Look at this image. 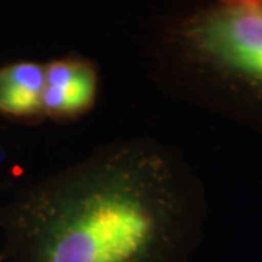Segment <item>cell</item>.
<instances>
[{
    "label": "cell",
    "instance_id": "cell-2",
    "mask_svg": "<svg viewBox=\"0 0 262 262\" xmlns=\"http://www.w3.org/2000/svg\"><path fill=\"white\" fill-rule=\"evenodd\" d=\"M146 58L162 92L262 133V0H207L153 19Z\"/></svg>",
    "mask_w": 262,
    "mask_h": 262
},
{
    "label": "cell",
    "instance_id": "cell-5",
    "mask_svg": "<svg viewBox=\"0 0 262 262\" xmlns=\"http://www.w3.org/2000/svg\"><path fill=\"white\" fill-rule=\"evenodd\" d=\"M0 262H5V259H3V256H2V253H0Z\"/></svg>",
    "mask_w": 262,
    "mask_h": 262
},
{
    "label": "cell",
    "instance_id": "cell-1",
    "mask_svg": "<svg viewBox=\"0 0 262 262\" xmlns=\"http://www.w3.org/2000/svg\"><path fill=\"white\" fill-rule=\"evenodd\" d=\"M204 182L149 136L110 141L18 188L0 206L5 262H191Z\"/></svg>",
    "mask_w": 262,
    "mask_h": 262
},
{
    "label": "cell",
    "instance_id": "cell-3",
    "mask_svg": "<svg viewBox=\"0 0 262 262\" xmlns=\"http://www.w3.org/2000/svg\"><path fill=\"white\" fill-rule=\"evenodd\" d=\"M101 91L99 67L77 53L44 63V120L70 122L83 118L95 108Z\"/></svg>",
    "mask_w": 262,
    "mask_h": 262
},
{
    "label": "cell",
    "instance_id": "cell-4",
    "mask_svg": "<svg viewBox=\"0 0 262 262\" xmlns=\"http://www.w3.org/2000/svg\"><path fill=\"white\" fill-rule=\"evenodd\" d=\"M42 92L44 63L16 60L0 64V117L22 124L46 121Z\"/></svg>",
    "mask_w": 262,
    "mask_h": 262
},
{
    "label": "cell",
    "instance_id": "cell-6",
    "mask_svg": "<svg viewBox=\"0 0 262 262\" xmlns=\"http://www.w3.org/2000/svg\"><path fill=\"white\" fill-rule=\"evenodd\" d=\"M2 150H3V147H2V143H0V153H2Z\"/></svg>",
    "mask_w": 262,
    "mask_h": 262
}]
</instances>
